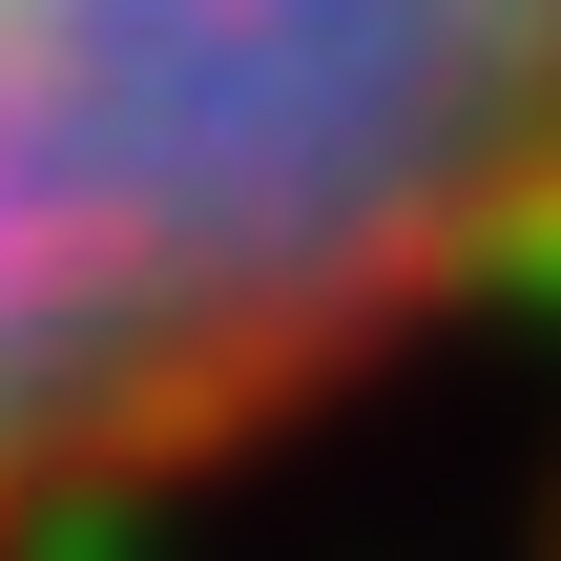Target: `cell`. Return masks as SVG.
Segmentation results:
<instances>
[{
  "label": "cell",
  "instance_id": "obj_1",
  "mask_svg": "<svg viewBox=\"0 0 561 561\" xmlns=\"http://www.w3.org/2000/svg\"><path fill=\"white\" fill-rule=\"evenodd\" d=\"M541 291L561 0H0V561Z\"/></svg>",
  "mask_w": 561,
  "mask_h": 561
}]
</instances>
